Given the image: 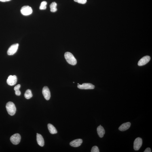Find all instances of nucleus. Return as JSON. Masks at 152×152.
<instances>
[{
    "instance_id": "obj_25",
    "label": "nucleus",
    "mask_w": 152,
    "mask_h": 152,
    "mask_svg": "<svg viewBox=\"0 0 152 152\" xmlns=\"http://www.w3.org/2000/svg\"><path fill=\"white\" fill-rule=\"evenodd\" d=\"M77 84L78 85L79 84V83H78Z\"/></svg>"
},
{
    "instance_id": "obj_16",
    "label": "nucleus",
    "mask_w": 152,
    "mask_h": 152,
    "mask_svg": "<svg viewBox=\"0 0 152 152\" xmlns=\"http://www.w3.org/2000/svg\"><path fill=\"white\" fill-rule=\"evenodd\" d=\"M24 96L27 99H29L32 98L33 95L32 94L31 90L30 89H28L26 90L24 94Z\"/></svg>"
},
{
    "instance_id": "obj_17",
    "label": "nucleus",
    "mask_w": 152,
    "mask_h": 152,
    "mask_svg": "<svg viewBox=\"0 0 152 152\" xmlns=\"http://www.w3.org/2000/svg\"><path fill=\"white\" fill-rule=\"evenodd\" d=\"M57 3L55 2H53L50 5V11L51 12L54 13L56 12L57 10L56 7Z\"/></svg>"
},
{
    "instance_id": "obj_9",
    "label": "nucleus",
    "mask_w": 152,
    "mask_h": 152,
    "mask_svg": "<svg viewBox=\"0 0 152 152\" xmlns=\"http://www.w3.org/2000/svg\"><path fill=\"white\" fill-rule=\"evenodd\" d=\"M42 94L46 100H49L50 99L51 97V92L48 87L45 86L43 87Z\"/></svg>"
},
{
    "instance_id": "obj_6",
    "label": "nucleus",
    "mask_w": 152,
    "mask_h": 152,
    "mask_svg": "<svg viewBox=\"0 0 152 152\" xmlns=\"http://www.w3.org/2000/svg\"><path fill=\"white\" fill-rule=\"evenodd\" d=\"M17 80L16 76L15 75H10L8 78L7 83L10 86H13L16 84Z\"/></svg>"
},
{
    "instance_id": "obj_8",
    "label": "nucleus",
    "mask_w": 152,
    "mask_h": 152,
    "mask_svg": "<svg viewBox=\"0 0 152 152\" xmlns=\"http://www.w3.org/2000/svg\"><path fill=\"white\" fill-rule=\"evenodd\" d=\"M77 87L81 89H94L95 86L91 83H84L82 85H78Z\"/></svg>"
},
{
    "instance_id": "obj_11",
    "label": "nucleus",
    "mask_w": 152,
    "mask_h": 152,
    "mask_svg": "<svg viewBox=\"0 0 152 152\" xmlns=\"http://www.w3.org/2000/svg\"><path fill=\"white\" fill-rule=\"evenodd\" d=\"M83 142L81 139H75L72 141L70 143V145L73 147H76L80 146Z\"/></svg>"
},
{
    "instance_id": "obj_10",
    "label": "nucleus",
    "mask_w": 152,
    "mask_h": 152,
    "mask_svg": "<svg viewBox=\"0 0 152 152\" xmlns=\"http://www.w3.org/2000/svg\"><path fill=\"white\" fill-rule=\"evenodd\" d=\"M151 60V57L149 56H145L143 57L139 61L138 64L139 66H142L145 65L149 62Z\"/></svg>"
},
{
    "instance_id": "obj_13",
    "label": "nucleus",
    "mask_w": 152,
    "mask_h": 152,
    "mask_svg": "<svg viewBox=\"0 0 152 152\" xmlns=\"http://www.w3.org/2000/svg\"><path fill=\"white\" fill-rule=\"evenodd\" d=\"M37 140L38 143L41 147H43L44 145V140L42 136L40 134H37Z\"/></svg>"
},
{
    "instance_id": "obj_20",
    "label": "nucleus",
    "mask_w": 152,
    "mask_h": 152,
    "mask_svg": "<svg viewBox=\"0 0 152 152\" xmlns=\"http://www.w3.org/2000/svg\"><path fill=\"white\" fill-rule=\"evenodd\" d=\"M74 1L76 2L82 4H84L87 2V0H74Z\"/></svg>"
},
{
    "instance_id": "obj_3",
    "label": "nucleus",
    "mask_w": 152,
    "mask_h": 152,
    "mask_svg": "<svg viewBox=\"0 0 152 152\" xmlns=\"http://www.w3.org/2000/svg\"><path fill=\"white\" fill-rule=\"evenodd\" d=\"M21 13L24 16H28L33 13V9L29 6H24L20 10Z\"/></svg>"
},
{
    "instance_id": "obj_22",
    "label": "nucleus",
    "mask_w": 152,
    "mask_h": 152,
    "mask_svg": "<svg viewBox=\"0 0 152 152\" xmlns=\"http://www.w3.org/2000/svg\"><path fill=\"white\" fill-rule=\"evenodd\" d=\"M15 93L16 95L17 96H20L21 94L20 91L19 90L15 91Z\"/></svg>"
},
{
    "instance_id": "obj_21",
    "label": "nucleus",
    "mask_w": 152,
    "mask_h": 152,
    "mask_svg": "<svg viewBox=\"0 0 152 152\" xmlns=\"http://www.w3.org/2000/svg\"><path fill=\"white\" fill-rule=\"evenodd\" d=\"M21 85L20 84H18L16 85L14 87V89L15 91L19 90L20 89V88Z\"/></svg>"
},
{
    "instance_id": "obj_24",
    "label": "nucleus",
    "mask_w": 152,
    "mask_h": 152,
    "mask_svg": "<svg viewBox=\"0 0 152 152\" xmlns=\"http://www.w3.org/2000/svg\"><path fill=\"white\" fill-rule=\"evenodd\" d=\"M11 0H0V1L3 2H5Z\"/></svg>"
},
{
    "instance_id": "obj_18",
    "label": "nucleus",
    "mask_w": 152,
    "mask_h": 152,
    "mask_svg": "<svg viewBox=\"0 0 152 152\" xmlns=\"http://www.w3.org/2000/svg\"><path fill=\"white\" fill-rule=\"evenodd\" d=\"M47 3L46 1H44L42 2L40 6L39 7V9L40 10H45L47 8L46 5Z\"/></svg>"
},
{
    "instance_id": "obj_19",
    "label": "nucleus",
    "mask_w": 152,
    "mask_h": 152,
    "mask_svg": "<svg viewBox=\"0 0 152 152\" xmlns=\"http://www.w3.org/2000/svg\"><path fill=\"white\" fill-rule=\"evenodd\" d=\"M91 152H99L100 151L98 147L96 146H94L92 148Z\"/></svg>"
},
{
    "instance_id": "obj_15",
    "label": "nucleus",
    "mask_w": 152,
    "mask_h": 152,
    "mask_svg": "<svg viewBox=\"0 0 152 152\" xmlns=\"http://www.w3.org/2000/svg\"><path fill=\"white\" fill-rule=\"evenodd\" d=\"M48 128L49 132L52 134H54L57 133V131L54 127L52 124H49L47 125Z\"/></svg>"
},
{
    "instance_id": "obj_1",
    "label": "nucleus",
    "mask_w": 152,
    "mask_h": 152,
    "mask_svg": "<svg viewBox=\"0 0 152 152\" xmlns=\"http://www.w3.org/2000/svg\"><path fill=\"white\" fill-rule=\"evenodd\" d=\"M64 56L66 61L68 63L73 65H75L77 64V60L71 53L66 52L64 54Z\"/></svg>"
},
{
    "instance_id": "obj_2",
    "label": "nucleus",
    "mask_w": 152,
    "mask_h": 152,
    "mask_svg": "<svg viewBox=\"0 0 152 152\" xmlns=\"http://www.w3.org/2000/svg\"><path fill=\"white\" fill-rule=\"evenodd\" d=\"M8 113L11 116L14 115L16 111V108L14 104L12 102H8L6 105Z\"/></svg>"
},
{
    "instance_id": "obj_7",
    "label": "nucleus",
    "mask_w": 152,
    "mask_h": 152,
    "mask_svg": "<svg viewBox=\"0 0 152 152\" xmlns=\"http://www.w3.org/2000/svg\"><path fill=\"white\" fill-rule=\"evenodd\" d=\"M142 144V140L141 138H138L135 140L134 148L135 151H138L141 147Z\"/></svg>"
},
{
    "instance_id": "obj_4",
    "label": "nucleus",
    "mask_w": 152,
    "mask_h": 152,
    "mask_svg": "<svg viewBox=\"0 0 152 152\" xmlns=\"http://www.w3.org/2000/svg\"><path fill=\"white\" fill-rule=\"evenodd\" d=\"M10 139L11 142L13 144L17 145L20 141L21 137L19 134H16L11 136Z\"/></svg>"
},
{
    "instance_id": "obj_23",
    "label": "nucleus",
    "mask_w": 152,
    "mask_h": 152,
    "mask_svg": "<svg viewBox=\"0 0 152 152\" xmlns=\"http://www.w3.org/2000/svg\"><path fill=\"white\" fill-rule=\"evenodd\" d=\"M144 152H151V149L149 148H147L144 151Z\"/></svg>"
},
{
    "instance_id": "obj_5",
    "label": "nucleus",
    "mask_w": 152,
    "mask_h": 152,
    "mask_svg": "<svg viewBox=\"0 0 152 152\" xmlns=\"http://www.w3.org/2000/svg\"><path fill=\"white\" fill-rule=\"evenodd\" d=\"M19 45L18 43L15 44L11 46L8 50L7 53L9 55H12L17 51Z\"/></svg>"
},
{
    "instance_id": "obj_12",
    "label": "nucleus",
    "mask_w": 152,
    "mask_h": 152,
    "mask_svg": "<svg viewBox=\"0 0 152 152\" xmlns=\"http://www.w3.org/2000/svg\"><path fill=\"white\" fill-rule=\"evenodd\" d=\"M130 126L131 123L130 122H128L123 123L119 127V130L122 131H124L128 130L130 128Z\"/></svg>"
},
{
    "instance_id": "obj_14",
    "label": "nucleus",
    "mask_w": 152,
    "mask_h": 152,
    "mask_svg": "<svg viewBox=\"0 0 152 152\" xmlns=\"http://www.w3.org/2000/svg\"><path fill=\"white\" fill-rule=\"evenodd\" d=\"M97 131L99 136L100 138L103 137L105 134V131L103 127L101 126V125H100V126L98 127L97 128Z\"/></svg>"
}]
</instances>
